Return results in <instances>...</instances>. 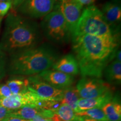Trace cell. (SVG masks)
Returning <instances> with one entry per match:
<instances>
[{
  "label": "cell",
  "mask_w": 121,
  "mask_h": 121,
  "mask_svg": "<svg viewBox=\"0 0 121 121\" xmlns=\"http://www.w3.org/2000/svg\"><path fill=\"white\" fill-rule=\"evenodd\" d=\"M52 67L54 70L73 76L77 75L80 72L78 62L72 54H67L60 57Z\"/></svg>",
  "instance_id": "4fadbf2b"
},
{
  "label": "cell",
  "mask_w": 121,
  "mask_h": 121,
  "mask_svg": "<svg viewBox=\"0 0 121 121\" xmlns=\"http://www.w3.org/2000/svg\"><path fill=\"white\" fill-rule=\"evenodd\" d=\"M2 17H0V26H1V21H2Z\"/></svg>",
  "instance_id": "1f68e13d"
},
{
  "label": "cell",
  "mask_w": 121,
  "mask_h": 121,
  "mask_svg": "<svg viewBox=\"0 0 121 121\" xmlns=\"http://www.w3.org/2000/svg\"><path fill=\"white\" fill-rule=\"evenodd\" d=\"M49 103V100L40 99L29 90L23 93L12 94L4 99H0V106L11 110L19 109L26 106L47 109Z\"/></svg>",
  "instance_id": "8992f818"
},
{
  "label": "cell",
  "mask_w": 121,
  "mask_h": 121,
  "mask_svg": "<svg viewBox=\"0 0 121 121\" xmlns=\"http://www.w3.org/2000/svg\"><path fill=\"white\" fill-rule=\"evenodd\" d=\"M72 42L81 76L101 78L104 69L115 58L121 37L82 35L74 37Z\"/></svg>",
  "instance_id": "6da1fadb"
},
{
  "label": "cell",
  "mask_w": 121,
  "mask_h": 121,
  "mask_svg": "<svg viewBox=\"0 0 121 121\" xmlns=\"http://www.w3.org/2000/svg\"><path fill=\"white\" fill-rule=\"evenodd\" d=\"M1 121H31V120H27V119L19 118H17V117H13L8 116V117H6L5 118H4Z\"/></svg>",
  "instance_id": "f1b7e54d"
},
{
  "label": "cell",
  "mask_w": 121,
  "mask_h": 121,
  "mask_svg": "<svg viewBox=\"0 0 121 121\" xmlns=\"http://www.w3.org/2000/svg\"><path fill=\"white\" fill-rule=\"evenodd\" d=\"M43 37L37 22L13 10L6 18L0 50L10 56L38 46Z\"/></svg>",
  "instance_id": "7a4b0ae2"
},
{
  "label": "cell",
  "mask_w": 121,
  "mask_h": 121,
  "mask_svg": "<svg viewBox=\"0 0 121 121\" xmlns=\"http://www.w3.org/2000/svg\"><path fill=\"white\" fill-rule=\"evenodd\" d=\"M113 98V90H110L98 97L89 99L80 98L78 103L79 112L89 109L102 108L106 104L110 102Z\"/></svg>",
  "instance_id": "9a60e30c"
},
{
  "label": "cell",
  "mask_w": 121,
  "mask_h": 121,
  "mask_svg": "<svg viewBox=\"0 0 121 121\" xmlns=\"http://www.w3.org/2000/svg\"><path fill=\"white\" fill-rule=\"evenodd\" d=\"M82 35L107 38L121 37L120 26H110L106 22L101 10L94 5L89 6L83 9L72 39Z\"/></svg>",
  "instance_id": "277c9868"
},
{
  "label": "cell",
  "mask_w": 121,
  "mask_h": 121,
  "mask_svg": "<svg viewBox=\"0 0 121 121\" xmlns=\"http://www.w3.org/2000/svg\"><path fill=\"white\" fill-rule=\"evenodd\" d=\"M28 90L38 97L47 100L60 102L63 98V89L53 86L36 75L29 77Z\"/></svg>",
  "instance_id": "ba28073f"
},
{
  "label": "cell",
  "mask_w": 121,
  "mask_h": 121,
  "mask_svg": "<svg viewBox=\"0 0 121 121\" xmlns=\"http://www.w3.org/2000/svg\"><path fill=\"white\" fill-rule=\"evenodd\" d=\"M12 1L0 2V17H2L9 13V10L12 9Z\"/></svg>",
  "instance_id": "603a6c76"
},
{
  "label": "cell",
  "mask_w": 121,
  "mask_h": 121,
  "mask_svg": "<svg viewBox=\"0 0 121 121\" xmlns=\"http://www.w3.org/2000/svg\"><path fill=\"white\" fill-rule=\"evenodd\" d=\"M54 113L60 121H72L76 117L73 110L67 105H60Z\"/></svg>",
  "instance_id": "ffe728a7"
},
{
  "label": "cell",
  "mask_w": 121,
  "mask_h": 121,
  "mask_svg": "<svg viewBox=\"0 0 121 121\" xmlns=\"http://www.w3.org/2000/svg\"><path fill=\"white\" fill-rule=\"evenodd\" d=\"M13 110L7 109L4 107L0 106V121L3 120L6 117H8L9 114L11 113Z\"/></svg>",
  "instance_id": "d4e9b609"
},
{
  "label": "cell",
  "mask_w": 121,
  "mask_h": 121,
  "mask_svg": "<svg viewBox=\"0 0 121 121\" xmlns=\"http://www.w3.org/2000/svg\"><path fill=\"white\" fill-rule=\"evenodd\" d=\"M121 121V120H120V121Z\"/></svg>",
  "instance_id": "d6a6232c"
},
{
  "label": "cell",
  "mask_w": 121,
  "mask_h": 121,
  "mask_svg": "<svg viewBox=\"0 0 121 121\" xmlns=\"http://www.w3.org/2000/svg\"><path fill=\"white\" fill-rule=\"evenodd\" d=\"M106 82L110 85H120L121 83V60L114 58L104 69Z\"/></svg>",
  "instance_id": "2e32d148"
},
{
  "label": "cell",
  "mask_w": 121,
  "mask_h": 121,
  "mask_svg": "<svg viewBox=\"0 0 121 121\" xmlns=\"http://www.w3.org/2000/svg\"><path fill=\"white\" fill-rule=\"evenodd\" d=\"M80 96L75 86H69L63 89V98L60 101L61 105H67L71 108L75 113L79 112L78 103Z\"/></svg>",
  "instance_id": "ac0fdd59"
},
{
  "label": "cell",
  "mask_w": 121,
  "mask_h": 121,
  "mask_svg": "<svg viewBox=\"0 0 121 121\" xmlns=\"http://www.w3.org/2000/svg\"><path fill=\"white\" fill-rule=\"evenodd\" d=\"M38 75L53 86L60 89H65L71 86L74 81L73 76L53 69L44 71L38 74Z\"/></svg>",
  "instance_id": "8fae6325"
},
{
  "label": "cell",
  "mask_w": 121,
  "mask_h": 121,
  "mask_svg": "<svg viewBox=\"0 0 121 121\" xmlns=\"http://www.w3.org/2000/svg\"><path fill=\"white\" fill-rule=\"evenodd\" d=\"M80 98L89 99L98 97L113 90L111 85L100 78L82 77L76 86Z\"/></svg>",
  "instance_id": "52a82bcc"
},
{
  "label": "cell",
  "mask_w": 121,
  "mask_h": 121,
  "mask_svg": "<svg viewBox=\"0 0 121 121\" xmlns=\"http://www.w3.org/2000/svg\"><path fill=\"white\" fill-rule=\"evenodd\" d=\"M102 12L104 19L110 26H120L121 8L119 0H112L107 2L102 6Z\"/></svg>",
  "instance_id": "7c38bea8"
},
{
  "label": "cell",
  "mask_w": 121,
  "mask_h": 121,
  "mask_svg": "<svg viewBox=\"0 0 121 121\" xmlns=\"http://www.w3.org/2000/svg\"><path fill=\"white\" fill-rule=\"evenodd\" d=\"M6 1H12V0H0V2H6Z\"/></svg>",
  "instance_id": "4dcf8cb0"
},
{
  "label": "cell",
  "mask_w": 121,
  "mask_h": 121,
  "mask_svg": "<svg viewBox=\"0 0 121 121\" xmlns=\"http://www.w3.org/2000/svg\"><path fill=\"white\" fill-rule=\"evenodd\" d=\"M25 0H12L13 2V6H12V9L13 10L16 11L20 5L22 4Z\"/></svg>",
  "instance_id": "83f0119b"
},
{
  "label": "cell",
  "mask_w": 121,
  "mask_h": 121,
  "mask_svg": "<svg viewBox=\"0 0 121 121\" xmlns=\"http://www.w3.org/2000/svg\"><path fill=\"white\" fill-rule=\"evenodd\" d=\"M72 121H97L90 118L85 116H76L74 120Z\"/></svg>",
  "instance_id": "4316f807"
},
{
  "label": "cell",
  "mask_w": 121,
  "mask_h": 121,
  "mask_svg": "<svg viewBox=\"0 0 121 121\" xmlns=\"http://www.w3.org/2000/svg\"><path fill=\"white\" fill-rule=\"evenodd\" d=\"M76 116H85L97 121H108L102 108H93L75 113Z\"/></svg>",
  "instance_id": "44dd1931"
},
{
  "label": "cell",
  "mask_w": 121,
  "mask_h": 121,
  "mask_svg": "<svg viewBox=\"0 0 121 121\" xmlns=\"http://www.w3.org/2000/svg\"><path fill=\"white\" fill-rule=\"evenodd\" d=\"M78 1L82 6H89L94 5L96 0H78Z\"/></svg>",
  "instance_id": "484cf974"
},
{
  "label": "cell",
  "mask_w": 121,
  "mask_h": 121,
  "mask_svg": "<svg viewBox=\"0 0 121 121\" xmlns=\"http://www.w3.org/2000/svg\"><path fill=\"white\" fill-rule=\"evenodd\" d=\"M42 34L48 41L66 45L72 40V34L61 13L56 8L44 16L40 24Z\"/></svg>",
  "instance_id": "5b68a950"
},
{
  "label": "cell",
  "mask_w": 121,
  "mask_h": 121,
  "mask_svg": "<svg viewBox=\"0 0 121 121\" xmlns=\"http://www.w3.org/2000/svg\"><path fill=\"white\" fill-rule=\"evenodd\" d=\"M60 58V53L51 44L15 53L10 56L7 70L13 75L34 76L51 69Z\"/></svg>",
  "instance_id": "3957f363"
},
{
  "label": "cell",
  "mask_w": 121,
  "mask_h": 121,
  "mask_svg": "<svg viewBox=\"0 0 121 121\" xmlns=\"http://www.w3.org/2000/svg\"><path fill=\"white\" fill-rule=\"evenodd\" d=\"M12 94L11 90L6 84L0 85V99L8 98Z\"/></svg>",
  "instance_id": "cb8c5ba5"
},
{
  "label": "cell",
  "mask_w": 121,
  "mask_h": 121,
  "mask_svg": "<svg viewBox=\"0 0 121 121\" xmlns=\"http://www.w3.org/2000/svg\"><path fill=\"white\" fill-rule=\"evenodd\" d=\"M54 8L58 9L62 14L73 37L83 6L78 0H57Z\"/></svg>",
  "instance_id": "30bf717a"
},
{
  "label": "cell",
  "mask_w": 121,
  "mask_h": 121,
  "mask_svg": "<svg viewBox=\"0 0 121 121\" xmlns=\"http://www.w3.org/2000/svg\"><path fill=\"white\" fill-rule=\"evenodd\" d=\"M31 121H52V119L49 118H47L41 117V116H37L32 119Z\"/></svg>",
  "instance_id": "f546056e"
},
{
  "label": "cell",
  "mask_w": 121,
  "mask_h": 121,
  "mask_svg": "<svg viewBox=\"0 0 121 121\" xmlns=\"http://www.w3.org/2000/svg\"><path fill=\"white\" fill-rule=\"evenodd\" d=\"M108 121H119L121 118V105L119 97L113 96L110 102L102 108Z\"/></svg>",
  "instance_id": "e0dca14e"
},
{
  "label": "cell",
  "mask_w": 121,
  "mask_h": 121,
  "mask_svg": "<svg viewBox=\"0 0 121 121\" xmlns=\"http://www.w3.org/2000/svg\"><path fill=\"white\" fill-rule=\"evenodd\" d=\"M54 114L55 113L52 110L26 106L19 109L13 110L9 116L27 119V120H31L34 117L39 116L52 119Z\"/></svg>",
  "instance_id": "5bb4252c"
},
{
  "label": "cell",
  "mask_w": 121,
  "mask_h": 121,
  "mask_svg": "<svg viewBox=\"0 0 121 121\" xmlns=\"http://www.w3.org/2000/svg\"><path fill=\"white\" fill-rule=\"evenodd\" d=\"M28 78L16 77L9 80L6 85L10 88L13 94H17L28 91Z\"/></svg>",
  "instance_id": "d6986e66"
},
{
  "label": "cell",
  "mask_w": 121,
  "mask_h": 121,
  "mask_svg": "<svg viewBox=\"0 0 121 121\" xmlns=\"http://www.w3.org/2000/svg\"><path fill=\"white\" fill-rule=\"evenodd\" d=\"M8 60L7 54L0 50V80L5 76L6 73Z\"/></svg>",
  "instance_id": "7402d4cb"
},
{
  "label": "cell",
  "mask_w": 121,
  "mask_h": 121,
  "mask_svg": "<svg viewBox=\"0 0 121 121\" xmlns=\"http://www.w3.org/2000/svg\"><path fill=\"white\" fill-rule=\"evenodd\" d=\"M57 0H25L16 9L17 13L30 19L43 17L51 13Z\"/></svg>",
  "instance_id": "9c48e42d"
}]
</instances>
